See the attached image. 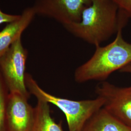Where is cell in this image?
<instances>
[{
  "instance_id": "obj_1",
  "label": "cell",
  "mask_w": 131,
  "mask_h": 131,
  "mask_svg": "<svg viewBox=\"0 0 131 131\" xmlns=\"http://www.w3.org/2000/svg\"><path fill=\"white\" fill-rule=\"evenodd\" d=\"M128 19L112 0H92L80 21L64 27L76 37L96 47L123 29Z\"/></svg>"
},
{
  "instance_id": "obj_2",
  "label": "cell",
  "mask_w": 131,
  "mask_h": 131,
  "mask_svg": "<svg viewBox=\"0 0 131 131\" xmlns=\"http://www.w3.org/2000/svg\"><path fill=\"white\" fill-rule=\"evenodd\" d=\"M131 62V43L124 39L122 29L111 43L103 47H96L92 57L75 70L74 80L78 83L103 81Z\"/></svg>"
},
{
  "instance_id": "obj_3",
  "label": "cell",
  "mask_w": 131,
  "mask_h": 131,
  "mask_svg": "<svg viewBox=\"0 0 131 131\" xmlns=\"http://www.w3.org/2000/svg\"><path fill=\"white\" fill-rule=\"evenodd\" d=\"M25 84L29 93L38 100L52 103L61 110L65 115L69 131H82L90 118L103 107L104 100L99 97L93 100L74 101L48 93L28 74L25 75Z\"/></svg>"
},
{
  "instance_id": "obj_4",
  "label": "cell",
  "mask_w": 131,
  "mask_h": 131,
  "mask_svg": "<svg viewBox=\"0 0 131 131\" xmlns=\"http://www.w3.org/2000/svg\"><path fill=\"white\" fill-rule=\"evenodd\" d=\"M27 58V51L19 38L0 56V71L9 92H18L29 98L25 73Z\"/></svg>"
},
{
  "instance_id": "obj_5",
  "label": "cell",
  "mask_w": 131,
  "mask_h": 131,
  "mask_svg": "<svg viewBox=\"0 0 131 131\" xmlns=\"http://www.w3.org/2000/svg\"><path fill=\"white\" fill-rule=\"evenodd\" d=\"M108 112L131 129V86L121 88L103 81L95 89Z\"/></svg>"
},
{
  "instance_id": "obj_6",
  "label": "cell",
  "mask_w": 131,
  "mask_h": 131,
  "mask_svg": "<svg viewBox=\"0 0 131 131\" xmlns=\"http://www.w3.org/2000/svg\"><path fill=\"white\" fill-rule=\"evenodd\" d=\"M92 0H37L33 8L36 14L56 19L64 26L78 23L84 9Z\"/></svg>"
},
{
  "instance_id": "obj_7",
  "label": "cell",
  "mask_w": 131,
  "mask_h": 131,
  "mask_svg": "<svg viewBox=\"0 0 131 131\" xmlns=\"http://www.w3.org/2000/svg\"><path fill=\"white\" fill-rule=\"evenodd\" d=\"M29 98L18 92H9L6 111L7 131H31L34 119V108Z\"/></svg>"
},
{
  "instance_id": "obj_8",
  "label": "cell",
  "mask_w": 131,
  "mask_h": 131,
  "mask_svg": "<svg viewBox=\"0 0 131 131\" xmlns=\"http://www.w3.org/2000/svg\"><path fill=\"white\" fill-rule=\"evenodd\" d=\"M36 15L33 7L24 10L18 19L8 24L0 32V56L19 38Z\"/></svg>"
},
{
  "instance_id": "obj_9",
  "label": "cell",
  "mask_w": 131,
  "mask_h": 131,
  "mask_svg": "<svg viewBox=\"0 0 131 131\" xmlns=\"http://www.w3.org/2000/svg\"><path fill=\"white\" fill-rule=\"evenodd\" d=\"M82 131H131V129L103 107L90 118Z\"/></svg>"
},
{
  "instance_id": "obj_10",
  "label": "cell",
  "mask_w": 131,
  "mask_h": 131,
  "mask_svg": "<svg viewBox=\"0 0 131 131\" xmlns=\"http://www.w3.org/2000/svg\"><path fill=\"white\" fill-rule=\"evenodd\" d=\"M34 119L31 131H64L51 116L49 103L38 100L34 108Z\"/></svg>"
},
{
  "instance_id": "obj_11",
  "label": "cell",
  "mask_w": 131,
  "mask_h": 131,
  "mask_svg": "<svg viewBox=\"0 0 131 131\" xmlns=\"http://www.w3.org/2000/svg\"><path fill=\"white\" fill-rule=\"evenodd\" d=\"M9 92L0 71V131H7L6 111Z\"/></svg>"
},
{
  "instance_id": "obj_12",
  "label": "cell",
  "mask_w": 131,
  "mask_h": 131,
  "mask_svg": "<svg viewBox=\"0 0 131 131\" xmlns=\"http://www.w3.org/2000/svg\"><path fill=\"white\" fill-rule=\"evenodd\" d=\"M128 19H131V0H112Z\"/></svg>"
},
{
  "instance_id": "obj_13",
  "label": "cell",
  "mask_w": 131,
  "mask_h": 131,
  "mask_svg": "<svg viewBox=\"0 0 131 131\" xmlns=\"http://www.w3.org/2000/svg\"><path fill=\"white\" fill-rule=\"evenodd\" d=\"M21 15H14L6 14L2 12L0 9V24L3 23H12L15 21L20 17Z\"/></svg>"
},
{
  "instance_id": "obj_14",
  "label": "cell",
  "mask_w": 131,
  "mask_h": 131,
  "mask_svg": "<svg viewBox=\"0 0 131 131\" xmlns=\"http://www.w3.org/2000/svg\"><path fill=\"white\" fill-rule=\"evenodd\" d=\"M119 71L121 72L128 73L131 74V62L126 66H125L124 67H123Z\"/></svg>"
}]
</instances>
